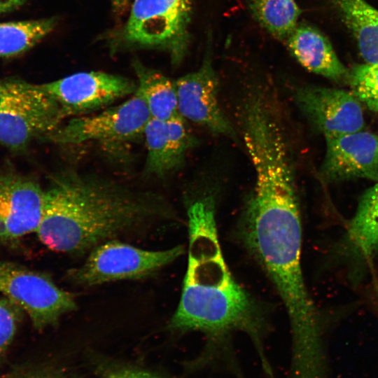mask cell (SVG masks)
Segmentation results:
<instances>
[{"label":"cell","instance_id":"7a4b0ae2","mask_svg":"<svg viewBox=\"0 0 378 378\" xmlns=\"http://www.w3.org/2000/svg\"><path fill=\"white\" fill-rule=\"evenodd\" d=\"M189 248L181 295L169 327L178 332L198 331L209 337L210 352L216 342L233 331L246 334L260 358L265 378H273L263 345L265 321L254 298L234 279L219 244L215 200L211 195L188 209Z\"/></svg>","mask_w":378,"mask_h":378},{"label":"cell","instance_id":"cb8c5ba5","mask_svg":"<svg viewBox=\"0 0 378 378\" xmlns=\"http://www.w3.org/2000/svg\"><path fill=\"white\" fill-rule=\"evenodd\" d=\"M105 378H161L154 374H152L149 372L132 370V369H125L120 370L111 372Z\"/></svg>","mask_w":378,"mask_h":378},{"label":"cell","instance_id":"3957f363","mask_svg":"<svg viewBox=\"0 0 378 378\" xmlns=\"http://www.w3.org/2000/svg\"><path fill=\"white\" fill-rule=\"evenodd\" d=\"M244 246L274 286L286 309L291 345L323 344L322 326L301 266L302 224L297 194L251 195L239 224Z\"/></svg>","mask_w":378,"mask_h":378},{"label":"cell","instance_id":"484cf974","mask_svg":"<svg viewBox=\"0 0 378 378\" xmlns=\"http://www.w3.org/2000/svg\"><path fill=\"white\" fill-rule=\"evenodd\" d=\"M115 11L122 13L128 6L129 0H111Z\"/></svg>","mask_w":378,"mask_h":378},{"label":"cell","instance_id":"8992f818","mask_svg":"<svg viewBox=\"0 0 378 378\" xmlns=\"http://www.w3.org/2000/svg\"><path fill=\"white\" fill-rule=\"evenodd\" d=\"M183 252L181 246L154 251L112 239L90 251L80 266L66 272L65 279L76 286H91L118 280L141 279L172 263Z\"/></svg>","mask_w":378,"mask_h":378},{"label":"cell","instance_id":"ffe728a7","mask_svg":"<svg viewBox=\"0 0 378 378\" xmlns=\"http://www.w3.org/2000/svg\"><path fill=\"white\" fill-rule=\"evenodd\" d=\"M256 21L272 36L286 41L298 25L301 11L296 0H248Z\"/></svg>","mask_w":378,"mask_h":378},{"label":"cell","instance_id":"6da1fadb","mask_svg":"<svg viewBox=\"0 0 378 378\" xmlns=\"http://www.w3.org/2000/svg\"><path fill=\"white\" fill-rule=\"evenodd\" d=\"M173 215L169 203L156 192L64 169L45 189L36 232L50 249L78 256L109 240L143 235Z\"/></svg>","mask_w":378,"mask_h":378},{"label":"cell","instance_id":"5b68a950","mask_svg":"<svg viewBox=\"0 0 378 378\" xmlns=\"http://www.w3.org/2000/svg\"><path fill=\"white\" fill-rule=\"evenodd\" d=\"M191 0H134L122 31L127 46L167 52L179 64L190 41Z\"/></svg>","mask_w":378,"mask_h":378},{"label":"cell","instance_id":"4316f807","mask_svg":"<svg viewBox=\"0 0 378 378\" xmlns=\"http://www.w3.org/2000/svg\"><path fill=\"white\" fill-rule=\"evenodd\" d=\"M9 78H0V100L7 87Z\"/></svg>","mask_w":378,"mask_h":378},{"label":"cell","instance_id":"5bb4252c","mask_svg":"<svg viewBox=\"0 0 378 378\" xmlns=\"http://www.w3.org/2000/svg\"><path fill=\"white\" fill-rule=\"evenodd\" d=\"M143 135L147 149L144 173L157 177L180 168L197 142L181 115L166 121L150 118Z\"/></svg>","mask_w":378,"mask_h":378},{"label":"cell","instance_id":"30bf717a","mask_svg":"<svg viewBox=\"0 0 378 378\" xmlns=\"http://www.w3.org/2000/svg\"><path fill=\"white\" fill-rule=\"evenodd\" d=\"M199 68L175 81L179 114L216 134L234 137L235 132L218 102V78L213 65L211 38Z\"/></svg>","mask_w":378,"mask_h":378},{"label":"cell","instance_id":"44dd1931","mask_svg":"<svg viewBox=\"0 0 378 378\" xmlns=\"http://www.w3.org/2000/svg\"><path fill=\"white\" fill-rule=\"evenodd\" d=\"M347 81L360 102L378 113V63L355 65L349 71Z\"/></svg>","mask_w":378,"mask_h":378},{"label":"cell","instance_id":"ba28073f","mask_svg":"<svg viewBox=\"0 0 378 378\" xmlns=\"http://www.w3.org/2000/svg\"><path fill=\"white\" fill-rule=\"evenodd\" d=\"M0 293L20 306L37 330L57 324L77 308L74 295L48 274L10 261L0 260Z\"/></svg>","mask_w":378,"mask_h":378},{"label":"cell","instance_id":"52a82bcc","mask_svg":"<svg viewBox=\"0 0 378 378\" xmlns=\"http://www.w3.org/2000/svg\"><path fill=\"white\" fill-rule=\"evenodd\" d=\"M150 119L147 106L136 90L130 99L118 106L97 114L74 117L62 123L44 140L59 146L89 142L118 146L143 134Z\"/></svg>","mask_w":378,"mask_h":378},{"label":"cell","instance_id":"d4e9b609","mask_svg":"<svg viewBox=\"0 0 378 378\" xmlns=\"http://www.w3.org/2000/svg\"><path fill=\"white\" fill-rule=\"evenodd\" d=\"M26 0H0V14L6 13L17 9Z\"/></svg>","mask_w":378,"mask_h":378},{"label":"cell","instance_id":"7c38bea8","mask_svg":"<svg viewBox=\"0 0 378 378\" xmlns=\"http://www.w3.org/2000/svg\"><path fill=\"white\" fill-rule=\"evenodd\" d=\"M295 100L309 122L326 138L361 131L364 116L360 101L343 90L304 86Z\"/></svg>","mask_w":378,"mask_h":378},{"label":"cell","instance_id":"7402d4cb","mask_svg":"<svg viewBox=\"0 0 378 378\" xmlns=\"http://www.w3.org/2000/svg\"><path fill=\"white\" fill-rule=\"evenodd\" d=\"M23 313L22 309L8 298H0V358L11 344Z\"/></svg>","mask_w":378,"mask_h":378},{"label":"cell","instance_id":"9c48e42d","mask_svg":"<svg viewBox=\"0 0 378 378\" xmlns=\"http://www.w3.org/2000/svg\"><path fill=\"white\" fill-rule=\"evenodd\" d=\"M41 86L57 102L65 118L99 110L136 90L127 78L94 71L76 73Z\"/></svg>","mask_w":378,"mask_h":378},{"label":"cell","instance_id":"e0dca14e","mask_svg":"<svg viewBox=\"0 0 378 378\" xmlns=\"http://www.w3.org/2000/svg\"><path fill=\"white\" fill-rule=\"evenodd\" d=\"M368 63H378V9L365 0H333Z\"/></svg>","mask_w":378,"mask_h":378},{"label":"cell","instance_id":"d6986e66","mask_svg":"<svg viewBox=\"0 0 378 378\" xmlns=\"http://www.w3.org/2000/svg\"><path fill=\"white\" fill-rule=\"evenodd\" d=\"M54 18L0 23V57L20 55L55 28Z\"/></svg>","mask_w":378,"mask_h":378},{"label":"cell","instance_id":"277c9868","mask_svg":"<svg viewBox=\"0 0 378 378\" xmlns=\"http://www.w3.org/2000/svg\"><path fill=\"white\" fill-rule=\"evenodd\" d=\"M65 117L55 99L41 86L10 78L0 100V144L13 152L44 139Z\"/></svg>","mask_w":378,"mask_h":378},{"label":"cell","instance_id":"8fae6325","mask_svg":"<svg viewBox=\"0 0 378 378\" xmlns=\"http://www.w3.org/2000/svg\"><path fill=\"white\" fill-rule=\"evenodd\" d=\"M45 190L29 176L0 173V244H9L36 232L42 219Z\"/></svg>","mask_w":378,"mask_h":378},{"label":"cell","instance_id":"9a60e30c","mask_svg":"<svg viewBox=\"0 0 378 378\" xmlns=\"http://www.w3.org/2000/svg\"><path fill=\"white\" fill-rule=\"evenodd\" d=\"M285 41L291 55L309 71L334 81L348 80L349 71L317 29L298 24Z\"/></svg>","mask_w":378,"mask_h":378},{"label":"cell","instance_id":"ac0fdd59","mask_svg":"<svg viewBox=\"0 0 378 378\" xmlns=\"http://www.w3.org/2000/svg\"><path fill=\"white\" fill-rule=\"evenodd\" d=\"M348 239L356 253L370 257L378 251V182L362 195L348 228Z\"/></svg>","mask_w":378,"mask_h":378},{"label":"cell","instance_id":"603a6c76","mask_svg":"<svg viewBox=\"0 0 378 378\" xmlns=\"http://www.w3.org/2000/svg\"><path fill=\"white\" fill-rule=\"evenodd\" d=\"M9 378H75L50 370H31Z\"/></svg>","mask_w":378,"mask_h":378},{"label":"cell","instance_id":"4fadbf2b","mask_svg":"<svg viewBox=\"0 0 378 378\" xmlns=\"http://www.w3.org/2000/svg\"><path fill=\"white\" fill-rule=\"evenodd\" d=\"M319 174L327 182L362 178L378 181V136L359 131L326 138Z\"/></svg>","mask_w":378,"mask_h":378},{"label":"cell","instance_id":"2e32d148","mask_svg":"<svg viewBox=\"0 0 378 378\" xmlns=\"http://www.w3.org/2000/svg\"><path fill=\"white\" fill-rule=\"evenodd\" d=\"M136 91L144 100L151 118L166 121L178 115L175 81L136 61Z\"/></svg>","mask_w":378,"mask_h":378}]
</instances>
